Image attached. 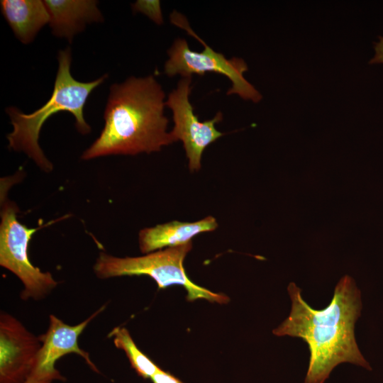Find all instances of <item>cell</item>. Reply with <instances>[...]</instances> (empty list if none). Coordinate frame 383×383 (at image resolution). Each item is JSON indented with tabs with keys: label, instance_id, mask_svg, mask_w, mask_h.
I'll return each instance as SVG.
<instances>
[{
	"label": "cell",
	"instance_id": "52a82bcc",
	"mask_svg": "<svg viewBox=\"0 0 383 383\" xmlns=\"http://www.w3.org/2000/svg\"><path fill=\"white\" fill-rule=\"evenodd\" d=\"M192 77H182L177 87L168 95L165 105L172 111L174 127L170 134L174 142L181 140L189 160L191 172L200 170L201 160L206 148L224 133L216 130L215 124L223 119L218 111L213 118L200 121L189 102Z\"/></svg>",
	"mask_w": 383,
	"mask_h": 383
},
{
	"label": "cell",
	"instance_id": "8992f818",
	"mask_svg": "<svg viewBox=\"0 0 383 383\" xmlns=\"http://www.w3.org/2000/svg\"><path fill=\"white\" fill-rule=\"evenodd\" d=\"M0 265L14 274L23 288V301L43 299L57 286L50 272L34 266L28 254V243L38 228H28L17 219L18 207L1 192Z\"/></svg>",
	"mask_w": 383,
	"mask_h": 383
},
{
	"label": "cell",
	"instance_id": "7a4b0ae2",
	"mask_svg": "<svg viewBox=\"0 0 383 383\" xmlns=\"http://www.w3.org/2000/svg\"><path fill=\"white\" fill-rule=\"evenodd\" d=\"M165 98V91L152 75L131 77L113 84L104 110V126L82 159L150 153L174 143L167 131Z\"/></svg>",
	"mask_w": 383,
	"mask_h": 383
},
{
	"label": "cell",
	"instance_id": "4fadbf2b",
	"mask_svg": "<svg viewBox=\"0 0 383 383\" xmlns=\"http://www.w3.org/2000/svg\"><path fill=\"white\" fill-rule=\"evenodd\" d=\"M109 336L113 339L114 345L125 353L132 367L141 377L150 379L160 369L138 348L126 328L116 327Z\"/></svg>",
	"mask_w": 383,
	"mask_h": 383
},
{
	"label": "cell",
	"instance_id": "9a60e30c",
	"mask_svg": "<svg viewBox=\"0 0 383 383\" xmlns=\"http://www.w3.org/2000/svg\"><path fill=\"white\" fill-rule=\"evenodd\" d=\"M133 7L134 10L148 16L155 23H160L162 21L159 1H138Z\"/></svg>",
	"mask_w": 383,
	"mask_h": 383
},
{
	"label": "cell",
	"instance_id": "277c9868",
	"mask_svg": "<svg viewBox=\"0 0 383 383\" xmlns=\"http://www.w3.org/2000/svg\"><path fill=\"white\" fill-rule=\"evenodd\" d=\"M192 248V242L138 257H119L100 252L93 270L95 275L101 279L145 275L152 278L160 289L181 285L187 290V299L190 301L201 299L220 304L228 303L230 299L226 294L200 287L188 277L184 261Z\"/></svg>",
	"mask_w": 383,
	"mask_h": 383
},
{
	"label": "cell",
	"instance_id": "e0dca14e",
	"mask_svg": "<svg viewBox=\"0 0 383 383\" xmlns=\"http://www.w3.org/2000/svg\"><path fill=\"white\" fill-rule=\"evenodd\" d=\"M383 64V36L374 45V55L370 60V64Z\"/></svg>",
	"mask_w": 383,
	"mask_h": 383
},
{
	"label": "cell",
	"instance_id": "2e32d148",
	"mask_svg": "<svg viewBox=\"0 0 383 383\" xmlns=\"http://www.w3.org/2000/svg\"><path fill=\"white\" fill-rule=\"evenodd\" d=\"M150 379L152 383H182L178 378L161 368Z\"/></svg>",
	"mask_w": 383,
	"mask_h": 383
},
{
	"label": "cell",
	"instance_id": "7c38bea8",
	"mask_svg": "<svg viewBox=\"0 0 383 383\" xmlns=\"http://www.w3.org/2000/svg\"><path fill=\"white\" fill-rule=\"evenodd\" d=\"M0 5L3 16L23 44L32 43L38 32L49 24L50 15L44 1L1 0Z\"/></svg>",
	"mask_w": 383,
	"mask_h": 383
},
{
	"label": "cell",
	"instance_id": "6da1fadb",
	"mask_svg": "<svg viewBox=\"0 0 383 383\" xmlns=\"http://www.w3.org/2000/svg\"><path fill=\"white\" fill-rule=\"evenodd\" d=\"M287 290L292 301L290 313L272 333L299 338L307 344L310 356L304 383H324L332 370L345 362L372 370L355 337L362 304L353 278L346 275L340 279L331 303L321 310L311 308L294 283L291 282Z\"/></svg>",
	"mask_w": 383,
	"mask_h": 383
},
{
	"label": "cell",
	"instance_id": "9c48e42d",
	"mask_svg": "<svg viewBox=\"0 0 383 383\" xmlns=\"http://www.w3.org/2000/svg\"><path fill=\"white\" fill-rule=\"evenodd\" d=\"M105 308L106 305L101 306L83 321L74 326L68 325L55 315L50 314L46 332L39 335L41 348L35 370H56L55 362L57 360L74 353L82 357L92 371L99 374L100 370L91 360L89 353L79 346L78 339L89 323Z\"/></svg>",
	"mask_w": 383,
	"mask_h": 383
},
{
	"label": "cell",
	"instance_id": "5bb4252c",
	"mask_svg": "<svg viewBox=\"0 0 383 383\" xmlns=\"http://www.w3.org/2000/svg\"><path fill=\"white\" fill-rule=\"evenodd\" d=\"M54 381H66V378L57 370H35L24 383H52Z\"/></svg>",
	"mask_w": 383,
	"mask_h": 383
},
{
	"label": "cell",
	"instance_id": "ba28073f",
	"mask_svg": "<svg viewBox=\"0 0 383 383\" xmlns=\"http://www.w3.org/2000/svg\"><path fill=\"white\" fill-rule=\"evenodd\" d=\"M41 342L17 318L0 313V383H24L33 372Z\"/></svg>",
	"mask_w": 383,
	"mask_h": 383
},
{
	"label": "cell",
	"instance_id": "8fae6325",
	"mask_svg": "<svg viewBox=\"0 0 383 383\" xmlns=\"http://www.w3.org/2000/svg\"><path fill=\"white\" fill-rule=\"evenodd\" d=\"M218 227L216 218L209 216L194 222L173 221L145 228L139 232L138 243L142 253L148 254L166 248L192 243L197 235L211 232Z\"/></svg>",
	"mask_w": 383,
	"mask_h": 383
},
{
	"label": "cell",
	"instance_id": "5b68a950",
	"mask_svg": "<svg viewBox=\"0 0 383 383\" xmlns=\"http://www.w3.org/2000/svg\"><path fill=\"white\" fill-rule=\"evenodd\" d=\"M170 21L201 42L204 49L200 52L193 51L185 39H176L167 51L169 59L165 64V73L168 77L180 74L182 77H188L193 74L204 75L206 72L221 74L232 82L228 95L238 94L242 99L255 103L261 100L260 93L243 76L248 67L243 59H227L223 54L214 51L192 30L186 18L176 11L171 13Z\"/></svg>",
	"mask_w": 383,
	"mask_h": 383
},
{
	"label": "cell",
	"instance_id": "30bf717a",
	"mask_svg": "<svg viewBox=\"0 0 383 383\" xmlns=\"http://www.w3.org/2000/svg\"><path fill=\"white\" fill-rule=\"evenodd\" d=\"M50 15L49 25L55 37L70 43L84 30L87 23L101 22L103 16L92 0H45Z\"/></svg>",
	"mask_w": 383,
	"mask_h": 383
},
{
	"label": "cell",
	"instance_id": "3957f363",
	"mask_svg": "<svg viewBox=\"0 0 383 383\" xmlns=\"http://www.w3.org/2000/svg\"><path fill=\"white\" fill-rule=\"evenodd\" d=\"M57 60L54 89L51 97L43 106L28 114L14 106L6 109L13 126V131L7 135L9 148L26 153L45 172H51L53 166L38 143L43 125L52 114L68 111L75 118L77 130L83 135L89 133L91 127L84 119V108L92 91L107 77L105 74L88 82L76 80L70 72L72 54L70 48L60 50Z\"/></svg>",
	"mask_w": 383,
	"mask_h": 383
}]
</instances>
